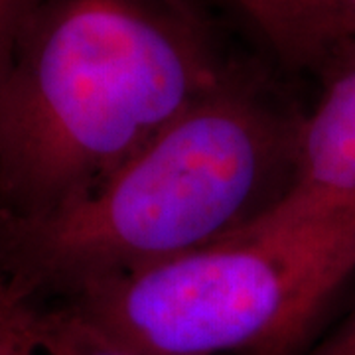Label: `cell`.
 Here are the masks:
<instances>
[{
  "instance_id": "obj_1",
  "label": "cell",
  "mask_w": 355,
  "mask_h": 355,
  "mask_svg": "<svg viewBox=\"0 0 355 355\" xmlns=\"http://www.w3.org/2000/svg\"><path fill=\"white\" fill-rule=\"evenodd\" d=\"M233 73L191 0H42L0 85V221L83 200Z\"/></svg>"
},
{
  "instance_id": "obj_2",
  "label": "cell",
  "mask_w": 355,
  "mask_h": 355,
  "mask_svg": "<svg viewBox=\"0 0 355 355\" xmlns=\"http://www.w3.org/2000/svg\"><path fill=\"white\" fill-rule=\"evenodd\" d=\"M298 121L235 71L83 200L0 221V279L60 302L227 239L288 190Z\"/></svg>"
},
{
  "instance_id": "obj_3",
  "label": "cell",
  "mask_w": 355,
  "mask_h": 355,
  "mask_svg": "<svg viewBox=\"0 0 355 355\" xmlns=\"http://www.w3.org/2000/svg\"><path fill=\"white\" fill-rule=\"evenodd\" d=\"M355 275V205L254 219L223 241L60 300L142 355H298Z\"/></svg>"
},
{
  "instance_id": "obj_4",
  "label": "cell",
  "mask_w": 355,
  "mask_h": 355,
  "mask_svg": "<svg viewBox=\"0 0 355 355\" xmlns=\"http://www.w3.org/2000/svg\"><path fill=\"white\" fill-rule=\"evenodd\" d=\"M324 89L296 130L288 190L259 219L296 221L355 205V42L318 67Z\"/></svg>"
},
{
  "instance_id": "obj_5",
  "label": "cell",
  "mask_w": 355,
  "mask_h": 355,
  "mask_svg": "<svg viewBox=\"0 0 355 355\" xmlns=\"http://www.w3.org/2000/svg\"><path fill=\"white\" fill-rule=\"evenodd\" d=\"M355 42V0H291L280 55L296 65L320 67L334 51Z\"/></svg>"
},
{
  "instance_id": "obj_6",
  "label": "cell",
  "mask_w": 355,
  "mask_h": 355,
  "mask_svg": "<svg viewBox=\"0 0 355 355\" xmlns=\"http://www.w3.org/2000/svg\"><path fill=\"white\" fill-rule=\"evenodd\" d=\"M30 355H142L128 343L77 314L69 306L42 308L36 345Z\"/></svg>"
},
{
  "instance_id": "obj_7",
  "label": "cell",
  "mask_w": 355,
  "mask_h": 355,
  "mask_svg": "<svg viewBox=\"0 0 355 355\" xmlns=\"http://www.w3.org/2000/svg\"><path fill=\"white\" fill-rule=\"evenodd\" d=\"M44 306L0 279V355H30Z\"/></svg>"
},
{
  "instance_id": "obj_8",
  "label": "cell",
  "mask_w": 355,
  "mask_h": 355,
  "mask_svg": "<svg viewBox=\"0 0 355 355\" xmlns=\"http://www.w3.org/2000/svg\"><path fill=\"white\" fill-rule=\"evenodd\" d=\"M42 0H0V85L12 64L18 40Z\"/></svg>"
},
{
  "instance_id": "obj_9",
  "label": "cell",
  "mask_w": 355,
  "mask_h": 355,
  "mask_svg": "<svg viewBox=\"0 0 355 355\" xmlns=\"http://www.w3.org/2000/svg\"><path fill=\"white\" fill-rule=\"evenodd\" d=\"M233 2L241 6L243 12L259 26V30L275 46V50L280 51L286 38L291 0H233Z\"/></svg>"
},
{
  "instance_id": "obj_10",
  "label": "cell",
  "mask_w": 355,
  "mask_h": 355,
  "mask_svg": "<svg viewBox=\"0 0 355 355\" xmlns=\"http://www.w3.org/2000/svg\"><path fill=\"white\" fill-rule=\"evenodd\" d=\"M298 355H355V310L324 340Z\"/></svg>"
}]
</instances>
